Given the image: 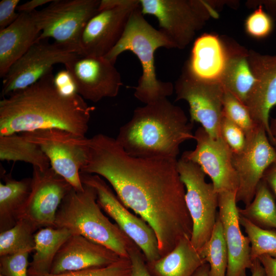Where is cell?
I'll use <instances>...</instances> for the list:
<instances>
[{
    "label": "cell",
    "mask_w": 276,
    "mask_h": 276,
    "mask_svg": "<svg viewBox=\"0 0 276 276\" xmlns=\"http://www.w3.org/2000/svg\"><path fill=\"white\" fill-rule=\"evenodd\" d=\"M81 172L106 179L121 202L148 223L161 257L182 238H191L193 223L177 159L134 157L116 139L99 133L88 139L87 162Z\"/></svg>",
    "instance_id": "obj_1"
},
{
    "label": "cell",
    "mask_w": 276,
    "mask_h": 276,
    "mask_svg": "<svg viewBox=\"0 0 276 276\" xmlns=\"http://www.w3.org/2000/svg\"><path fill=\"white\" fill-rule=\"evenodd\" d=\"M52 71L0 101V136L56 128L85 136L95 107L79 94L68 97L59 93Z\"/></svg>",
    "instance_id": "obj_2"
},
{
    "label": "cell",
    "mask_w": 276,
    "mask_h": 276,
    "mask_svg": "<svg viewBox=\"0 0 276 276\" xmlns=\"http://www.w3.org/2000/svg\"><path fill=\"white\" fill-rule=\"evenodd\" d=\"M193 124L181 107L165 98L136 108L116 139L134 157L177 159L181 144L194 139Z\"/></svg>",
    "instance_id": "obj_3"
},
{
    "label": "cell",
    "mask_w": 276,
    "mask_h": 276,
    "mask_svg": "<svg viewBox=\"0 0 276 276\" xmlns=\"http://www.w3.org/2000/svg\"><path fill=\"white\" fill-rule=\"evenodd\" d=\"M160 48H175L173 44L159 30L154 28L145 18L140 6L132 13L126 29L118 42L105 57L115 64L122 53L130 51L139 59L142 73L137 85L133 87L134 96L145 104L167 98L174 90L170 82L157 78L155 53Z\"/></svg>",
    "instance_id": "obj_4"
},
{
    "label": "cell",
    "mask_w": 276,
    "mask_h": 276,
    "mask_svg": "<svg viewBox=\"0 0 276 276\" xmlns=\"http://www.w3.org/2000/svg\"><path fill=\"white\" fill-rule=\"evenodd\" d=\"M83 190L73 188L61 202L54 227L64 228L111 250L120 258H129L133 241L101 211L95 189L83 183Z\"/></svg>",
    "instance_id": "obj_5"
},
{
    "label": "cell",
    "mask_w": 276,
    "mask_h": 276,
    "mask_svg": "<svg viewBox=\"0 0 276 276\" xmlns=\"http://www.w3.org/2000/svg\"><path fill=\"white\" fill-rule=\"evenodd\" d=\"M140 4L144 15L154 16L159 30L178 49L187 47L217 14L210 2L201 0H140Z\"/></svg>",
    "instance_id": "obj_6"
},
{
    "label": "cell",
    "mask_w": 276,
    "mask_h": 276,
    "mask_svg": "<svg viewBox=\"0 0 276 276\" xmlns=\"http://www.w3.org/2000/svg\"><path fill=\"white\" fill-rule=\"evenodd\" d=\"M177 169L185 187V201L193 223L190 241L199 252L209 239L217 220L219 195L197 164L181 156Z\"/></svg>",
    "instance_id": "obj_7"
},
{
    "label": "cell",
    "mask_w": 276,
    "mask_h": 276,
    "mask_svg": "<svg viewBox=\"0 0 276 276\" xmlns=\"http://www.w3.org/2000/svg\"><path fill=\"white\" fill-rule=\"evenodd\" d=\"M100 2L53 0L43 9L36 10L41 31L36 40L52 38L56 43L79 55L82 32L87 21L98 12Z\"/></svg>",
    "instance_id": "obj_8"
},
{
    "label": "cell",
    "mask_w": 276,
    "mask_h": 276,
    "mask_svg": "<svg viewBox=\"0 0 276 276\" xmlns=\"http://www.w3.org/2000/svg\"><path fill=\"white\" fill-rule=\"evenodd\" d=\"M21 134L41 148L48 157L51 167L74 189L83 190L80 172L87 162L88 138L56 128L37 130Z\"/></svg>",
    "instance_id": "obj_9"
},
{
    "label": "cell",
    "mask_w": 276,
    "mask_h": 276,
    "mask_svg": "<svg viewBox=\"0 0 276 276\" xmlns=\"http://www.w3.org/2000/svg\"><path fill=\"white\" fill-rule=\"evenodd\" d=\"M140 0H101L81 34L79 55L104 56L123 35Z\"/></svg>",
    "instance_id": "obj_10"
},
{
    "label": "cell",
    "mask_w": 276,
    "mask_h": 276,
    "mask_svg": "<svg viewBox=\"0 0 276 276\" xmlns=\"http://www.w3.org/2000/svg\"><path fill=\"white\" fill-rule=\"evenodd\" d=\"M175 101L184 100L189 106L190 121L200 124L212 137L221 136L225 90L220 82L208 81L194 76L185 63L175 83Z\"/></svg>",
    "instance_id": "obj_11"
},
{
    "label": "cell",
    "mask_w": 276,
    "mask_h": 276,
    "mask_svg": "<svg viewBox=\"0 0 276 276\" xmlns=\"http://www.w3.org/2000/svg\"><path fill=\"white\" fill-rule=\"evenodd\" d=\"M82 183L93 187L99 206L141 249L146 262L161 257L157 239L152 227L143 219L131 213L99 175L80 172Z\"/></svg>",
    "instance_id": "obj_12"
},
{
    "label": "cell",
    "mask_w": 276,
    "mask_h": 276,
    "mask_svg": "<svg viewBox=\"0 0 276 276\" xmlns=\"http://www.w3.org/2000/svg\"><path fill=\"white\" fill-rule=\"evenodd\" d=\"M77 55L55 42H49L48 39L36 40L4 77L3 98L27 88L52 71L54 64L64 65Z\"/></svg>",
    "instance_id": "obj_13"
},
{
    "label": "cell",
    "mask_w": 276,
    "mask_h": 276,
    "mask_svg": "<svg viewBox=\"0 0 276 276\" xmlns=\"http://www.w3.org/2000/svg\"><path fill=\"white\" fill-rule=\"evenodd\" d=\"M276 161V149L271 144L267 132L258 126L246 137V143L240 152L233 153L232 162L239 179L237 202L245 206L252 200L257 186L267 168Z\"/></svg>",
    "instance_id": "obj_14"
},
{
    "label": "cell",
    "mask_w": 276,
    "mask_h": 276,
    "mask_svg": "<svg viewBox=\"0 0 276 276\" xmlns=\"http://www.w3.org/2000/svg\"><path fill=\"white\" fill-rule=\"evenodd\" d=\"M195 149L181 156L198 165L212 180L218 194L236 192L239 179L232 162L233 152L221 136L214 138L201 127L194 133Z\"/></svg>",
    "instance_id": "obj_15"
},
{
    "label": "cell",
    "mask_w": 276,
    "mask_h": 276,
    "mask_svg": "<svg viewBox=\"0 0 276 276\" xmlns=\"http://www.w3.org/2000/svg\"><path fill=\"white\" fill-rule=\"evenodd\" d=\"M33 167L31 192L20 219L28 220L37 230L54 227L57 211L73 187L51 167L43 171Z\"/></svg>",
    "instance_id": "obj_16"
},
{
    "label": "cell",
    "mask_w": 276,
    "mask_h": 276,
    "mask_svg": "<svg viewBox=\"0 0 276 276\" xmlns=\"http://www.w3.org/2000/svg\"><path fill=\"white\" fill-rule=\"evenodd\" d=\"M72 75L78 94L84 100L98 102L116 97L123 84L114 64L104 56L77 55L64 64Z\"/></svg>",
    "instance_id": "obj_17"
},
{
    "label": "cell",
    "mask_w": 276,
    "mask_h": 276,
    "mask_svg": "<svg viewBox=\"0 0 276 276\" xmlns=\"http://www.w3.org/2000/svg\"><path fill=\"white\" fill-rule=\"evenodd\" d=\"M248 61L255 82L245 105L256 124L265 128L274 147L269 128V114L276 105V55L249 50Z\"/></svg>",
    "instance_id": "obj_18"
},
{
    "label": "cell",
    "mask_w": 276,
    "mask_h": 276,
    "mask_svg": "<svg viewBox=\"0 0 276 276\" xmlns=\"http://www.w3.org/2000/svg\"><path fill=\"white\" fill-rule=\"evenodd\" d=\"M218 195V216L222 225L228 251L226 276H246V270L252 265L250 243L240 228L236 192H225Z\"/></svg>",
    "instance_id": "obj_19"
},
{
    "label": "cell",
    "mask_w": 276,
    "mask_h": 276,
    "mask_svg": "<svg viewBox=\"0 0 276 276\" xmlns=\"http://www.w3.org/2000/svg\"><path fill=\"white\" fill-rule=\"evenodd\" d=\"M120 257L105 246L72 234L57 254L50 270L53 274L108 266Z\"/></svg>",
    "instance_id": "obj_20"
},
{
    "label": "cell",
    "mask_w": 276,
    "mask_h": 276,
    "mask_svg": "<svg viewBox=\"0 0 276 276\" xmlns=\"http://www.w3.org/2000/svg\"><path fill=\"white\" fill-rule=\"evenodd\" d=\"M35 11L20 13L12 24L0 30V76L25 54L41 33Z\"/></svg>",
    "instance_id": "obj_21"
},
{
    "label": "cell",
    "mask_w": 276,
    "mask_h": 276,
    "mask_svg": "<svg viewBox=\"0 0 276 276\" xmlns=\"http://www.w3.org/2000/svg\"><path fill=\"white\" fill-rule=\"evenodd\" d=\"M226 58L223 38L204 33L194 41L190 58L186 63L196 77L208 81L220 82Z\"/></svg>",
    "instance_id": "obj_22"
},
{
    "label": "cell",
    "mask_w": 276,
    "mask_h": 276,
    "mask_svg": "<svg viewBox=\"0 0 276 276\" xmlns=\"http://www.w3.org/2000/svg\"><path fill=\"white\" fill-rule=\"evenodd\" d=\"M223 39L227 58L220 82L224 90L245 104L255 82L248 61L249 50L231 39Z\"/></svg>",
    "instance_id": "obj_23"
},
{
    "label": "cell",
    "mask_w": 276,
    "mask_h": 276,
    "mask_svg": "<svg viewBox=\"0 0 276 276\" xmlns=\"http://www.w3.org/2000/svg\"><path fill=\"white\" fill-rule=\"evenodd\" d=\"M206 262L192 245L190 238H182L168 254L151 262H146L152 276H193Z\"/></svg>",
    "instance_id": "obj_24"
},
{
    "label": "cell",
    "mask_w": 276,
    "mask_h": 276,
    "mask_svg": "<svg viewBox=\"0 0 276 276\" xmlns=\"http://www.w3.org/2000/svg\"><path fill=\"white\" fill-rule=\"evenodd\" d=\"M0 183V233L15 225L29 196L31 178L17 180L10 174L1 173Z\"/></svg>",
    "instance_id": "obj_25"
},
{
    "label": "cell",
    "mask_w": 276,
    "mask_h": 276,
    "mask_svg": "<svg viewBox=\"0 0 276 276\" xmlns=\"http://www.w3.org/2000/svg\"><path fill=\"white\" fill-rule=\"evenodd\" d=\"M72 234L67 229L53 227H43L36 232L34 254L28 273H50L57 254Z\"/></svg>",
    "instance_id": "obj_26"
},
{
    "label": "cell",
    "mask_w": 276,
    "mask_h": 276,
    "mask_svg": "<svg viewBox=\"0 0 276 276\" xmlns=\"http://www.w3.org/2000/svg\"><path fill=\"white\" fill-rule=\"evenodd\" d=\"M0 159L24 162L42 171L50 165L48 157L38 145L17 133L0 136Z\"/></svg>",
    "instance_id": "obj_27"
},
{
    "label": "cell",
    "mask_w": 276,
    "mask_h": 276,
    "mask_svg": "<svg viewBox=\"0 0 276 276\" xmlns=\"http://www.w3.org/2000/svg\"><path fill=\"white\" fill-rule=\"evenodd\" d=\"M238 213L256 225L265 229H276V203L274 196L263 180L258 183L251 202Z\"/></svg>",
    "instance_id": "obj_28"
},
{
    "label": "cell",
    "mask_w": 276,
    "mask_h": 276,
    "mask_svg": "<svg viewBox=\"0 0 276 276\" xmlns=\"http://www.w3.org/2000/svg\"><path fill=\"white\" fill-rule=\"evenodd\" d=\"M37 230L29 221L20 218L12 227L0 233V256L34 251Z\"/></svg>",
    "instance_id": "obj_29"
},
{
    "label": "cell",
    "mask_w": 276,
    "mask_h": 276,
    "mask_svg": "<svg viewBox=\"0 0 276 276\" xmlns=\"http://www.w3.org/2000/svg\"><path fill=\"white\" fill-rule=\"evenodd\" d=\"M210 266V276H226L228 251L222 223L217 216L209 239L199 251Z\"/></svg>",
    "instance_id": "obj_30"
},
{
    "label": "cell",
    "mask_w": 276,
    "mask_h": 276,
    "mask_svg": "<svg viewBox=\"0 0 276 276\" xmlns=\"http://www.w3.org/2000/svg\"><path fill=\"white\" fill-rule=\"evenodd\" d=\"M239 222L250 241L252 262L263 255L276 258V229L262 228L240 215Z\"/></svg>",
    "instance_id": "obj_31"
},
{
    "label": "cell",
    "mask_w": 276,
    "mask_h": 276,
    "mask_svg": "<svg viewBox=\"0 0 276 276\" xmlns=\"http://www.w3.org/2000/svg\"><path fill=\"white\" fill-rule=\"evenodd\" d=\"M223 113L242 129L246 137L252 134L258 126L252 120L245 105L225 90L223 100Z\"/></svg>",
    "instance_id": "obj_32"
},
{
    "label": "cell",
    "mask_w": 276,
    "mask_h": 276,
    "mask_svg": "<svg viewBox=\"0 0 276 276\" xmlns=\"http://www.w3.org/2000/svg\"><path fill=\"white\" fill-rule=\"evenodd\" d=\"M131 271L129 258H120L106 266L70 271L59 274H29L28 276H128Z\"/></svg>",
    "instance_id": "obj_33"
},
{
    "label": "cell",
    "mask_w": 276,
    "mask_h": 276,
    "mask_svg": "<svg viewBox=\"0 0 276 276\" xmlns=\"http://www.w3.org/2000/svg\"><path fill=\"white\" fill-rule=\"evenodd\" d=\"M245 30L252 37L261 39L268 36L273 28V19L259 5L245 20Z\"/></svg>",
    "instance_id": "obj_34"
},
{
    "label": "cell",
    "mask_w": 276,
    "mask_h": 276,
    "mask_svg": "<svg viewBox=\"0 0 276 276\" xmlns=\"http://www.w3.org/2000/svg\"><path fill=\"white\" fill-rule=\"evenodd\" d=\"M30 252L22 251L0 256V274L3 276H28Z\"/></svg>",
    "instance_id": "obj_35"
},
{
    "label": "cell",
    "mask_w": 276,
    "mask_h": 276,
    "mask_svg": "<svg viewBox=\"0 0 276 276\" xmlns=\"http://www.w3.org/2000/svg\"><path fill=\"white\" fill-rule=\"evenodd\" d=\"M220 135L233 153L241 152L245 147L246 137L236 124L223 116L220 127Z\"/></svg>",
    "instance_id": "obj_36"
},
{
    "label": "cell",
    "mask_w": 276,
    "mask_h": 276,
    "mask_svg": "<svg viewBox=\"0 0 276 276\" xmlns=\"http://www.w3.org/2000/svg\"><path fill=\"white\" fill-rule=\"evenodd\" d=\"M128 254L131 262V271L128 276H152L147 268L143 252L134 242L128 249Z\"/></svg>",
    "instance_id": "obj_37"
},
{
    "label": "cell",
    "mask_w": 276,
    "mask_h": 276,
    "mask_svg": "<svg viewBox=\"0 0 276 276\" xmlns=\"http://www.w3.org/2000/svg\"><path fill=\"white\" fill-rule=\"evenodd\" d=\"M54 84L57 90L63 96L70 97L78 94L75 82L66 69L59 71L54 76Z\"/></svg>",
    "instance_id": "obj_38"
},
{
    "label": "cell",
    "mask_w": 276,
    "mask_h": 276,
    "mask_svg": "<svg viewBox=\"0 0 276 276\" xmlns=\"http://www.w3.org/2000/svg\"><path fill=\"white\" fill-rule=\"evenodd\" d=\"M19 0H2L0 2V30L12 24L19 15L15 12Z\"/></svg>",
    "instance_id": "obj_39"
},
{
    "label": "cell",
    "mask_w": 276,
    "mask_h": 276,
    "mask_svg": "<svg viewBox=\"0 0 276 276\" xmlns=\"http://www.w3.org/2000/svg\"><path fill=\"white\" fill-rule=\"evenodd\" d=\"M258 259L263 267L264 276H276V258L263 255Z\"/></svg>",
    "instance_id": "obj_40"
},
{
    "label": "cell",
    "mask_w": 276,
    "mask_h": 276,
    "mask_svg": "<svg viewBox=\"0 0 276 276\" xmlns=\"http://www.w3.org/2000/svg\"><path fill=\"white\" fill-rule=\"evenodd\" d=\"M262 179L266 182L274 196L276 197V161L265 171Z\"/></svg>",
    "instance_id": "obj_41"
},
{
    "label": "cell",
    "mask_w": 276,
    "mask_h": 276,
    "mask_svg": "<svg viewBox=\"0 0 276 276\" xmlns=\"http://www.w3.org/2000/svg\"><path fill=\"white\" fill-rule=\"evenodd\" d=\"M53 0H32L17 6L16 10L20 13H31L36 8L51 3Z\"/></svg>",
    "instance_id": "obj_42"
},
{
    "label": "cell",
    "mask_w": 276,
    "mask_h": 276,
    "mask_svg": "<svg viewBox=\"0 0 276 276\" xmlns=\"http://www.w3.org/2000/svg\"><path fill=\"white\" fill-rule=\"evenodd\" d=\"M259 2H258L259 5L262 4L265 6L268 11V14L272 19H276V1H260Z\"/></svg>",
    "instance_id": "obj_43"
},
{
    "label": "cell",
    "mask_w": 276,
    "mask_h": 276,
    "mask_svg": "<svg viewBox=\"0 0 276 276\" xmlns=\"http://www.w3.org/2000/svg\"><path fill=\"white\" fill-rule=\"evenodd\" d=\"M250 270L251 273V276H264V269L258 259L253 261Z\"/></svg>",
    "instance_id": "obj_44"
},
{
    "label": "cell",
    "mask_w": 276,
    "mask_h": 276,
    "mask_svg": "<svg viewBox=\"0 0 276 276\" xmlns=\"http://www.w3.org/2000/svg\"><path fill=\"white\" fill-rule=\"evenodd\" d=\"M209 270V265L205 263L197 269L193 276H210Z\"/></svg>",
    "instance_id": "obj_45"
},
{
    "label": "cell",
    "mask_w": 276,
    "mask_h": 276,
    "mask_svg": "<svg viewBox=\"0 0 276 276\" xmlns=\"http://www.w3.org/2000/svg\"><path fill=\"white\" fill-rule=\"evenodd\" d=\"M269 128L271 136L275 143L276 149V118H272L269 122Z\"/></svg>",
    "instance_id": "obj_46"
},
{
    "label": "cell",
    "mask_w": 276,
    "mask_h": 276,
    "mask_svg": "<svg viewBox=\"0 0 276 276\" xmlns=\"http://www.w3.org/2000/svg\"><path fill=\"white\" fill-rule=\"evenodd\" d=\"M0 276H3L2 275L0 274Z\"/></svg>",
    "instance_id": "obj_47"
}]
</instances>
